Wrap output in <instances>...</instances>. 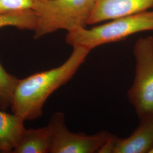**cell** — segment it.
I'll list each match as a JSON object with an SVG mask.
<instances>
[{
  "label": "cell",
  "instance_id": "cell-2",
  "mask_svg": "<svg viewBox=\"0 0 153 153\" xmlns=\"http://www.w3.org/2000/svg\"><path fill=\"white\" fill-rule=\"evenodd\" d=\"M95 0H35L33 10L36 19L34 38L58 30L68 33L88 25Z\"/></svg>",
  "mask_w": 153,
  "mask_h": 153
},
{
  "label": "cell",
  "instance_id": "cell-4",
  "mask_svg": "<svg viewBox=\"0 0 153 153\" xmlns=\"http://www.w3.org/2000/svg\"><path fill=\"white\" fill-rule=\"evenodd\" d=\"M133 55L135 76L128 97L140 120L153 115V36L138 39Z\"/></svg>",
  "mask_w": 153,
  "mask_h": 153
},
{
  "label": "cell",
  "instance_id": "cell-6",
  "mask_svg": "<svg viewBox=\"0 0 153 153\" xmlns=\"http://www.w3.org/2000/svg\"><path fill=\"white\" fill-rule=\"evenodd\" d=\"M128 137L112 135L99 153H148L153 148V115L142 119Z\"/></svg>",
  "mask_w": 153,
  "mask_h": 153
},
{
  "label": "cell",
  "instance_id": "cell-8",
  "mask_svg": "<svg viewBox=\"0 0 153 153\" xmlns=\"http://www.w3.org/2000/svg\"><path fill=\"white\" fill-rule=\"evenodd\" d=\"M24 121L18 115L0 109V153H13L26 130Z\"/></svg>",
  "mask_w": 153,
  "mask_h": 153
},
{
  "label": "cell",
  "instance_id": "cell-10",
  "mask_svg": "<svg viewBox=\"0 0 153 153\" xmlns=\"http://www.w3.org/2000/svg\"><path fill=\"white\" fill-rule=\"evenodd\" d=\"M36 23V16L32 9L0 13V28L11 26L33 31Z\"/></svg>",
  "mask_w": 153,
  "mask_h": 153
},
{
  "label": "cell",
  "instance_id": "cell-13",
  "mask_svg": "<svg viewBox=\"0 0 153 153\" xmlns=\"http://www.w3.org/2000/svg\"><path fill=\"white\" fill-rule=\"evenodd\" d=\"M150 153H153V148L152 149V150L150 151Z\"/></svg>",
  "mask_w": 153,
  "mask_h": 153
},
{
  "label": "cell",
  "instance_id": "cell-12",
  "mask_svg": "<svg viewBox=\"0 0 153 153\" xmlns=\"http://www.w3.org/2000/svg\"><path fill=\"white\" fill-rule=\"evenodd\" d=\"M35 0H0V13L32 9Z\"/></svg>",
  "mask_w": 153,
  "mask_h": 153
},
{
  "label": "cell",
  "instance_id": "cell-3",
  "mask_svg": "<svg viewBox=\"0 0 153 153\" xmlns=\"http://www.w3.org/2000/svg\"><path fill=\"white\" fill-rule=\"evenodd\" d=\"M147 31H153V10L116 18L91 28L77 29L68 33L66 42L73 47H82L91 51Z\"/></svg>",
  "mask_w": 153,
  "mask_h": 153
},
{
  "label": "cell",
  "instance_id": "cell-5",
  "mask_svg": "<svg viewBox=\"0 0 153 153\" xmlns=\"http://www.w3.org/2000/svg\"><path fill=\"white\" fill-rule=\"evenodd\" d=\"M48 126L51 133L49 153H99L112 135L105 131L92 135L71 132L66 126L65 115L61 112L52 116Z\"/></svg>",
  "mask_w": 153,
  "mask_h": 153
},
{
  "label": "cell",
  "instance_id": "cell-11",
  "mask_svg": "<svg viewBox=\"0 0 153 153\" xmlns=\"http://www.w3.org/2000/svg\"><path fill=\"white\" fill-rule=\"evenodd\" d=\"M19 80L6 71L0 63V109L6 111L11 107Z\"/></svg>",
  "mask_w": 153,
  "mask_h": 153
},
{
  "label": "cell",
  "instance_id": "cell-1",
  "mask_svg": "<svg viewBox=\"0 0 153 153\" xmlns=\"http://www.w3.org/2000/svg\"><path fill=\"white\" fill-rule=\"evenodd\" d=\"M69 57L60 66L19 79L14 95L12 113L24 120L37 119L43 114L47 99L75 75L91 51L73 47Z\"/></svg>",
  "mask_w": 153,
  "mask_h": 153
},
{
  "label": "cell",
  "instance_id": "cell-7",
  "mask_svg": "<svg viewBox=\"0 0 153 153\" xmlns=\"http://www.w3.org/2000/svg\"><path fill=\"white\" fill-rule=\"evenodd\" d=\"M153 8V0H95L88 25L128 16Z\"/></svg>",
  "mask_w": 153,
  "mask_h": 153
},
{
  "label": "cell",
  "instance_id": "cell-9",
  "mask_svg": "<svg viewBox=\"0 0 153 153\" xmlns=\"http://www.w3.org/2000/svg\"><path fill=\"white\" fill-rule=\"evenodd\" d=\"M51 133L48 125L38 129H26L13 153H48Z\"/></svg>",
  "mask_w": 153,
  "mask_h": 153
}]
</instances>
